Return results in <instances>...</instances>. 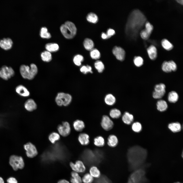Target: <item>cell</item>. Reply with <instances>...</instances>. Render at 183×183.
<instances>
[{
    "label": "cell",
    "instance_id": "6da1fadb",
    "mask_svg": "<svg viewBox=\"0 0 183 183\" xmlns=\"http://www.w3.org/2000/svg\"><path fill=\"white\" fill-rule=\"evenodd\" d=\"M146 20L145 16L140 10H133L130 14L126 23L125 30L127 34L132 38H136Z\"/></svg>",
    "mask_w": 183,
    "mask_h": 183
},
{
    "label": "cell",
    "instance_id": "7a4b0ae2",
    "mask_svg": "<svg viewBox=\"0 0 183 183\" xmlns=\"http://www.w3.org/2000/svg\"><path fill=\"white\" fill-rule=\"evenodd\" d=\"M147 156V150L141 146H135L130 148L127 154L130 171L133 172L145 164Z\"/></svg>",
    "mask_w": 183,
    "mask_h": 183
},
{
    "label": "cell",
    "instance_id": "3957f363",
    "mask_svg": "<svg viewBox=\"0 0 183 183\" xmlns=\"http://www.w3.org/2000/svg\"><path fill=\"white\" fill-rule=\"evenodd\" d=\"M150 165L146 163L140 168L133 172L129 176L126 183H148L146 176V169Z\"/></svg>",
    "mask_w": 183,
    "mask_h": 183
},
{
    "label": "cell",
    "instance_id": "277c9868",
    "mask_svg": "<svg viewBox=\"0 0 183 183\" xmlns=\"http://www.w3.org/2000/svg\"><path fill=\"white\" fill-rule=\"evenodd\" d=\"M83 155L84 162L88 165L99 164L103 159L101 154L95 150L93 151L89 149H86Z\"/></svg>",
    "mask_w": 183,
    "mask_h": 183
},
{
    "label": "cell",
    "instance_id": "5b68a950",
    "mask_svg": "<svg viewBox=\"0 0 183 183\" xmlns=\"http://www.w3.org/2000/svg\"><path fill=\"white\" fill-rule=\"evenodd\" d=\"M19 71L23 78L30 80L33 79L37 74L38 69L35 64L32 63L29 66L25 65H21Z\"/></svg>",
    "mask_w": 183,
    "mask_h": 183
},
{
    "label": "cell",
    "instance_id": "8992f818",
    "mask_svg": "<svg viewBox=\"0 0 183 183\" xmlns=\"http://www.w3.org/2000/svg\"><path fill=\"white\" fill-rule=\"evenodd\" d=\"M62 34L66 38L70 39L73 38L75 35L77 28L72 22L67 21L62 24L60 27Z\"/></svg>",
    "mask_w": 183,
    "mask_h": 183
},
{
    "label": "cell",
    "instance_id": "52a82bcc",
    "mask_svg": "<svg viewBox=\"0 0 183 183\" xmlns=\"http://www.w3.org/2000/svg\"><path fill=\"white\" fill-rule=\"evenodd\" d=\"M9 163L15 171L19 169H22L24 166V163L22 157L14 155H11L10 157Z\"/></svg>",
    "mask_w": 183,
    "mask_h": 183
},
{
    "label": "cell",
    "instance_id": "ba28073f",
    "mask_svg": "<svg viewBox=\"0 0 183 183\" xmlns=\"http://www.w3.org/2000/svg\"><path fill=\"white\" fill-rule=\"evenodd\" d=\"M72 97L70 94L63 92L58 93L55 99V102L59 106H67L71 103Z\"/></svg>",
    "mask_w": 183,
    "mask_h": 183
},
{
    "label": "cell",
    "instance_id": "9c48e42d",
    "mask_svg": "<svg viewBox=\"0 0 183 183\" xmlns=\"http://www.w3.org/2000/svg\"><path fill=\"white\" fill-rule=\"evenodd\" d=\"M14 74V71L11 67L4 65L0 69V77L4 80H8Z\"/></svg>",
    "mask_w": 183,
    "mask_h": 183
},
{
    "label": "cell",
    "instance_id": "30bf717a",
    "mask_svg": "<svg viewBox=\"0 0 183 183\" xmlns=\"http://www.w3.org/2000/svg\"><path fill=\"white\" fill-rule=\"evenodd\" d=\"M27 156L29 158H33L36 156L38 152L35 146L31 142H29L24 145Z\"/></svg>",
    "mask_w": 183,
    "mask_h": 183
},
{
    "label": "cell",
    "instance_id": "8fae6325",
    "mask_svg": "<svg viewBox=\"0 0 183 183\" xmlns=\"http://www.w3.org/2000/svg\"><path fill=\"white\" fill-rule=\"evenodd\" d=\"M70 165L72 170L78 173H83L86 170V168L84 163L81 161L78 160L74 163L71 162Z\"/></svg>",
    "mask_w": 183,
    "mask_h": 183
},
{
    "label": "cell",
    "instance_id": "7c38bea8",
    "mask_svg": "<svg viewBox=\"0 0 183 183\" xmlns=\"http://www.w3.org/2000/svg\"><path fill=\"white\" fill-rule=\"evenodd\" d=\"M57 129L59 134L64 137L68 135L71 131L70 124L67 122H63L58 126Z\"/></svg>",
    "mask_w": 183,
    "mask_h": 183
},
{
    "label": "cell",
    "instance_id": "4fadbf2b",
    "mask_svg": "<svg viewBox=\"0 0 183 183\" xmlns=\"http://www.w3.org/2000/svg\"><path fill=\"white\" fill-rule=\"evenodd\" d=\"M101 124L102 128L106 131L110 130L114 126L113 121L108 116L106 115L103 116Z\"/></svg>",
    "mask_w": 183,
    "mask_h": 183
},
{
    "label": "cell",
    "instance_id": "5bb4252c",
    "mask_svg": "<svg viewBox=\"0 0 183 183\" xmlns=\"http://www.w3.org/2000/svg\"><path fill=\"white\" fill-rule=\"evenodd\" d=\"M112 52L118 60L123 61L124 59L125 52L124 50L121 47L115 46L112 50Z\"/></svg>",
    "mask_w": 183,
    "mask_h": 183
},
{
    "label": "cell",
    "instance_id": "9a60e30c",
    "mask_svg": "<svg viewBox=\"0 0 183 183\" xmlns=\"http://www.w3.org/2000/svg\"><path fill=\"white\" fill-rule=\"evenodd\" d=\"M16 93L19 95L24 97H28L30 93L27 88L22 85H19L16 86L15 88Z\"/></svg>",
    "mask_w": 183,
    "mask_h": 183
},
{
    "label": "cell",
    "instance_id": "2e32d148",
    "mask_svg": "<svg viewBox=\"0 0 183 183\" xmlns=\"http://www.w3.org/2000/svg\"><path fill=\"white\" fill-rule=\"evenodd\" d=\"M12 41L9 38H4L0 41V47L5 50L10 49L12 48Z\"/></svg>",
    "mask_w": 183,
    "mask_h": 183
},
{
    "label": "cell",
    "instance_id": "e0dca14e",
    "mask_svg": "<svg viewBox=\"0 0 183 183\" xmlns=\"http://www.w3.org/2000/svg\"><path fill=\"white\" fill-rule=\"evenodd\" d=\"M24 106L27 111L32 112L36 109L37 105L33 99H29L25 101L24 104Z\"/></svg>",
    "mask_w": 183,
    "mask_h": 183
},
{
    "label": "cell",
    "instance_id": "ac0fdd59",
    "mask_svg": "<svg viewBox=\"0 0 183 183\" xmlns=\"http://www.w3.org/2000/svg\"><path fill=\"white\" fill-rule=\"evenodd\" d=\"M89 135L85 133L80 134L78 137V140L81 144L83 145H86L89 143Z\"/></svg>",
    "mask_w": 183,
    "mask_h": 183
},
{
    "label": "cell",
    "instance_id": "d6986e66",
    "mask_svg": "<svg viewBox=\"0 0 183 183\" xmlns=\"http://www.w3.org/2000/svg\"><path fill=\"white\" fill-rule=\"evenodd\" d=\"M147 51L149 58L151 60L155 59L157 55V49L154 45L150 46L147 49Z\"/></svg>",
    "mask_w": 183,
    "mask_h": 183
},
{
    "label": "cell",
    "instance_id": "ffe728a7",
    "mask_svg": "<svg viewBox=\"0 0 183 183\" xmlns=\"http://www.w3.org/2000/svg\"><path fill=\"white\" fill-rule=\"evenodd\" d=\"M118 143V140L115 135L112 134L110 135L108 139L107 144L109 146L114 147L117 146Z\"/></svg>",
    "mask_w": 183,
    "mask_h": 183
},
{
    "label": "cell",
    "instance_id": "44dd1931",
    "mask_svg": "<svg viewBox=\"0 0 183 183\" xmlns=\"http://www.w3.org/2000/svg\"><path fill=\"white\" fill-rule=\"evenodd\" d=\"M89 173L93 177L97 179L99 178L101 176L100 171L96 166L93 165L89 170Z\"/></svg>",
    "mask_w": 183,
    "mask_h": 183
},
{
    "label": "cell",
    "instance_id": "7402d4cb",
    "mask_svg": "<svg viewBox=\"0 0 183 183\" xmlns=\"http://www.w3.org/2000/svg\"><path fill=\"white\" fill-rule=\"evenodd\" d=\"M73 125L75 130L77 131H82L85 127L84 122L80 120H77L74 121Z\"/></svg>",
    "mask_w": 183,
    "mask_h": 183
},
{
    "label": "cell",
    "instance_id": "603a6c76",
    "mask_svg": "<svg viewBox=\"0 0 183 183\" xmlns=\"http://www.w3.org/2000/svg\"><path fill=\"white\" fill-rule=\"evenodd\" d=\"M122 120L125 124L129 125L133 121V115L127 112H125L123 115Z\"/></svg>",
    "mask_w": 183,
    "mask_h": 183
},
{
    "label": "cell",
    "instance_id": "cb8c5ba5",
    "mask_svg": "<svg viewBox=\"0 0 183 183\" xmlns=\"http://www.w3.org/2000/svg\"><path fill=\"white\" fill-rule=\"evenodd\" d=\"M70 181L71 183H82V179L78 173L74 171L71 173Z\"/></svg>",
    "mask_w": 183,
    "mask_h": 183
},
{
    "label": "cell",
    "instance_id": "d4e9b609",
    "mask_svg": "<svg viewBox=\"0 0 183 183\" xmlns=\"http://www.w3.org/2000/svg\"><path fill=\"white\" fill-rule=\"evenodd\" d=\"M179 96L178 94L175 91H172L170 92L168 96V100L171 103H175L177 101Z\"/></svg>",
    "mask_w": 183,
    "mask_h": 183
},
{
    "label": "cell",
    "instance_id": "484cf974",
    "mask_svg": "<svg viewBox=\"0 0 183 183\" xmlns=\"http://www.w3.org/2000/svg\"><path fill=\"white\" fill-rule=\"evenodd\" d=\"M116 98L112 94H109L106 95L104 98V101L106 104L109 105H114L116 102Z\"/></svg>",
    "mask_w": 183,
    "mask_h": 183
},
{
    "label": "cell",
    "instance_id": "4316f807",
    "mask_svg": "<svg viewBox=\"0 0 183 183\" xmlns=\"http://www.w3.org/2000/svg\"><path fill=\"white\" fill-rule=\"evenodd\" d=\"M168 127L172 131L174 132H179L181 129L180 124L177 122L172 123L170 124L169 125Z\"/></svg>",
    "mask_w": 183,
    "mask_h": 183
},
{
    "label": "cell",
    "instance_id": "83f0119b",
    "mask_svg": "<svg viewBox=\"0 0 183 183\" xmlns=\"http://www.w3.org/2000/svg\"><path fill=\"white\" fill-rule=\"evenodd\" d=\"M45 47L47 51L50 52L56 51L59 48L58 45L55 43H48L46 44Z\"/></svg>",
    "mask_w": 183,
    "mask_h": 183
},
{
    "label": "cell",
    "instance_id": "f1b7e54d",
    "mask_svg": "<svg viewBox=\"0 0 183 183\" xmlns=\"http://www.w3.org/2000/svg\"><path fill=\"white\" fill-rule=\"evenodd\" d=\"M83 44L85 48L87 50H91L93 49L94 43L93 40L89 38H85L83 42Z\"/></svg>",
    "mask_w": 183,
    "mask_h": 183
},
{
    "label": "cell",
    "instance_id": "f546056e",
    "mask_svg": "<svg viewBox=\"0 0 183 183\" xmlns=\"http://www.w3.org/2000/svg\"><path fill=\"white\" fill-rule=\"evenodd\" d=\"M157 109L160 111H163L165 110L167 107V105L166 102L163 100H160L157 102Z\"/></svg>",
    "mask_w": 183,
    "mask_h": 183
},
{
    "label": "cell",
    "instance_id": "4dcf8cb0",
    "mask_svg": "<svg viewBox=\"0 0 183 183\" xmlns=\"http://www.w3.org/2000/svg\"><path fill=\"white\" fill-rule=\"evenodd\" d=\"M94 144L96 146L102 147L105 144V140L104 138L101 136H98L94 139Z\"/></svg>",
    "mask_w": 183,
    "mask_h": 183
},
{
    "label": "cell",
    "instance_id": "1f68e13d",
    "mask_svg": "<svg viewBox=\"0 0 183 183\" xmlns=\"http://www.w3.org/2000/svg\"><path fill=\"white\" fill-rule=\"evenodd\" d=\"M41 56L42 60L45 62H49L52 59L51 54L50 52L47 51L42 52Z\"/></svg>",
    "mask_w": 183,
    "mask_h": 183
},
{
    "label": "cell",
    "instance_id": "d6a6232c",
    "mask_svg": "<svg viewBox=\"0 0 183 183\" xmlns=\"http://www.w3.org/2000/svg\"><path fill=\"white\" fill-rule=\"evenodd\" d=\"M161 44L163 48L167 51L171 50L173 47V44L166 39H162L161 41Z\"/></svg>",
    "mask_w": 183,
    "mask_h": 183
},
{
    "label": "cell",
    "instance_id": "836d02e7",
    "mask_svg": "<svg viewBox=\"0 0 183 183\" xmlns=\"http://www.w3.org/2000/svg\"><path fill=\"white\" fill-rule=\"evenodd\" d=\"M121 114L120 111L118 109L114 108L112 109L110 112L109 115L111 117L114 119L119 118Z\"/></svg>",
    "mask_w": 183,
    "mask_h": 183
},
{
    "label": "cell",
    "instance_id": "e575fe53",
    "mask_svg": "<svg viewBox=\"0 0 183 183\" xmlns=\"http://www.w3.org/2000/svg\"><path fill=\"white\" fill-rule=\"evenodd\" d=\"M86 19L89 22L93 23H95L98 21L97 16L95 13L91 12L88 14Z\"/></svg>",
    "mask_w": 183,
    "mask_h": 183
},
{
    "label": "cell",
    "instance_id": "d590c367",
    "mask_svg": "<svg viewBox=\"0 0 183 183\" xmlns=\"http://www.w3.org/2000/svg\"><path fill=\"white\" fill-rule=\"evenodd\" d=\"M60 136L59 134L56 132H53L50 133L49 136V139L52 143H54L56 141L59 140Z\"/></svg>",
    "mask_w": 183,
    "mask_h": 183
},
{
    "label": "cell",
    "instance_id": "8d00e7d4",
    "mask_svg": "<svg viewBox=\"0 0 183 183\" xmlns=\"http://www.w3.org/2000/svg\"><path fill=\"white\" fill-rule=\"evenodd\" d=\"M82 179L83 183H92L94 181V178L88 173L85 174Z\"/></svg>",
    "mask_w": 183,
    "mask_h": 183
},
{
    "label": "cell",
    "instance_id": "74e56055",
    "mask_svg": "<svg viewBox=\"0 0 183 183\" xmlns=\"http://www.w3.org/2000/svg\"><path fill=\"white\" fill-rule=\"evenodd\" d=\"M97 179L93 183H112L110 180L104 175H101L99 178Z\"/></svg>",
    "mask_w": 183,
    "mask_h": 183
},
{
    "label": "cell",
    "instance_id": "f35d334b",
    "mask_svg": "<svg viewBox=\"0 0 183 183\" xmlns=\"http://www.w3.org/2000/svg\"><path fill=\"white\" fill-rule=\"evenodd\" d=\"M90 51V55L93 59H98L100 58V53L97 49L96 48H93Z\"/></svg>",
    "mask_w": 183,
    "mask_h": 183
},
{
    "label": "cell",
    "instance_id": "ab89813d",
    "mask_svg": "<svg viewBox=\"0 0 183 183\" xmlns=\"http://www.w3.org/2000/svg\"><path fill=\"white\" fill-rule=\"evenodd\" d=\"M84 60V57L81 55L77 54L75 55L73 58V62L74 64L78 66L81 65L82 62Z\"/></svg>",
    "mask_w": 183,
    "mask_h": 183
},
{
    "label": "cell",
    "instance_id": "60d3db41",
    "mask_svg": "<svg viewBox=\"0 0 183 183\" xmlns=\"http://www.w3.org/2000/svg\"><path fill=\"white\" fill-rule=\"evenodd\" d=\"M94 66L99 73L102 72L104 69V65L102 62L100 60L96 61L94 63Z\"/></svg>",
    "mask_w": 183,
    "mask_h": 183
},
{
    "label": "cell",
    "instance_id": "b9f144b4",
    "mask_svg": "<svg viewBox=\"0 0 183 183\" xmlns=\"http://www.w3.org/2000/svg\"><path fill=\"white\" fill-rule=\"evenodd\" d=\"M40 35L41 37L43 38H49L51 37L50 34L48 32V29L45 27L41 28Z\"/></svg>",
    "mask_w": 183,
    "mask_h": 183
},
{
    "label": "cell",
    "instance_id": "7bdbcfd3",
    "mask_svg": "<svg viewBox=\"0 0 183 183\" xmlns=\"http://www.w3.org/2000/svg\"><path fill=\"white\" fill-rule=\"evenodd\" d=\"M133 62L134 65L137 67H140L142 66L143 63V58L140 56L135 57Z\"/></svg>",
    "mask_w": 183,
    "mask_h": 183
},
{
    "label": "cell",
    "instance_id": "ee69618b",
    "mask_svg": "<svg viewBox=\"0 0 183 183\" xmlns=\"http://www.w3.org/2000/svg\"><path fill=\"white\" fill-rule=\"evenodd\" d=\"M162 69L163 71L167 73L170 72L172 71L170 66L168 62L164 61L162 65Z\"/></svg>",
    "mask_w": 183,
    "mask_h": 183
},
{
    "label": "cell",
    "instance_id": "f6af8a7d",
    "mask_svg": "<svg viewBox=\"0 0 183 183\" xmlns=\"http://www.w3.org/2000/svg\"><path fill=\"white\" fill-rule=\"evenodd\" d=\"M80 71L81 72L84 74H86L88 72L91 73H93L92 67L88 65L82 66L80 68Z\"/></svg>",
    "mask_w": 183,
    "mask_h": 183
},
{
    "label": "cell",
    "instance_id": "bcb514c9",
    "mask_svg": "<svg viewBox=\"0 0 183 183\" xmlns=\"http://www.w3.org/2000/svg\"><path fill=\"white\" fill-rule=\"evenodd\" d=\"M165 86L163 83L157 84L155 87V91L158 92H165Z\"/></svg>",
    "mask_w": 183,
    "mask_h": 183
},
{
    "label": "cell",
    "instance_id": "7dc6e473",
    "mask_svg": "<svg viewBox=\"0 0 183 183\" xmlns=\"http://www.w3.org/2000/svg\"><path fill=\"white\" fill-rule=\"evenodd\" d=\"M132 128L134 131L136 132H139L141 130L142 126L139 123L136 122L133 124Z\"/></svg>",
    "mask_w": 183,
    "mask_h": 183
},
{
    "label": "cell",
    "instance_id": "c3c4849f",
    "mask_svg": "<svg viewBox=\"0 0 183 183\" xmlns=\"http://www.w3.org/2000/svg\"><path fill=\"white\" fill-rule=\"evenodd\" d=\"M140 35L142 39L145 40H146L149 38L150 34L148 33L145 29H144L141 31Z\"/></svg>",
    "mask_w": 183,
    "mask_h": 183
},
{
    "label": "cell",
    "instance_id": "681fc988",
    "mask_svg": "<svg viewBox=\"0 0 183 183\" xmlns=\"http://www.w3.org/2000/svg\"><path fill=\"white\" fill-rule=\"evenodd\" d=\"M165 92H158L154 91L153 93V97L156 99L162 98L164 95Z\"/></svg>",
    "mask_w": 183,
    "mask_h": 183
},
{
    "label": "cell",
    "instance_id": "f907efd6",
    "mask_svg": "<svg viewBox=\"0 0 183 183\" xmlns=\"http://www.w3.org/2000/svg\"><path fill=\"white\" fill-rule=\"evenodd\" d=\"M145 29L151 34L153 29V25L149 22L146 21L145 24Z\"/></svg>",
    "mask_w": 183,
    "mask_h": 183
},
{
    "label": "cell",
    "instance_id": "816d5d0a",
    "mask_svg": "<svg viewBox=\"0 0 183 183\" xmlns=\"http://www.w3.org/2000/svg\"><path fill=\"white\" fill-rule=\"evenodd\" d=\"M172 71H175L177 69V66L176 63L173 60L168 61Z\"/></svg>",
    "mask_w": 183,
    "mask_h": 183
},
{
    "label": "cell",
    "instance_id": "f5cc1de1",
    "mask_svg": "<svg viewBox=\"0 0 183 183\" xmlns=\"http://www.w3.org/2000/svg\"><path fill=\"white\" fill-rule=\"evenodd\" d=\"M115 33V31L114 29L111 28H109L108 29L106 34L108 38L113 35Z\"/></svg>",
    "mask_w": 183,
    "mask_h": 183
},
{
    "label": "cell",
    "instance_id": "db71d44e",
    "mask_svg": "<svg viewBox=\"0 0 183 183\" xmlns=\"http://www.w3.org/2000/svg\"><path fill=\"white\" fill-rule=\"evenodd\" d=\"M7 183H18L16 178L13 177H10L7 180Z\"/></svg>",
    "mask_w": 183,
    "mask_h": 183
},
{
    "label": "cell",
    "instance_id": "11a10c76",
    "mask_svg": "<svg viewBox=\"0 0 183 183\" xmlns=\"http://www.w3.org/2000/svg\"><path fill=\"white\" fill-rule=\"evenodd\" d=\"M101 37L103 39H105L108 38L106 33H105L104 32L102 33L101 35Z\"/></svg>",
    "mask_w": 183,
    "mask_h": 183
},
{
    "label": "cell",
    "instance_id": "9f6ffc18",
    "mask_svg": "<svg viewBox=\"0 0 183 183\" xmlns=\"http://www.w3.org/2000/svg\"><path fill=\"white\" fill-rule=\"evenodd\" d=\"M57 183H69V182L67 180L65 179H63L60 180Z\"/></svg>",
    "mask_w": 183,
    "mask_h": 183
},
{
    "label": "cell",
    "instance_id": "6f0895ef",
    "mask_svg": "<svg viewBox=\"0 0 183 183\" xmlns=\"http://www.w3.org/2000/svg\"><path fill=\"white\" fill-rule=\"evenodd\" d=\"M176 1L179 4L182 5L183 4V1L182 0H177Z\"/></svg>",
    "mask_w": 183,
    "mask_h": 183
},
{
    "label": "cell",
    "instance_id": "680465c9",
    "mask_svg": "<svg viewBox=\"0 0 183 183\" xmlns=\"http://www.w3.org/2000/svg\"><path fill=\"white\" fill-rule=\"evenodd\" d=\"M0 183H4L3 179L1 177H0Z\"/></svg>",
    "mask_w": 183,
    "mask_h": 183
},
{
    "label": "cell",
    "instance_id": "91938a15",
    "mask_svg": "<svg viewBox=\"0 0 183 183\" xmlns=\"http://www.w3.org/2000/svg\"><path fill=\"white\" fill-rule=\"evenodd\" d=\"M173 183H181V182H179V181H176V182H175Z\"/></svg>",
    "mask_w": 183,
    "mask_h": 183
}]
</instances>
